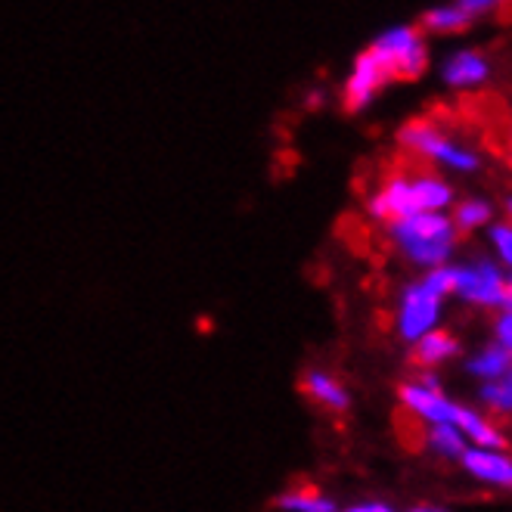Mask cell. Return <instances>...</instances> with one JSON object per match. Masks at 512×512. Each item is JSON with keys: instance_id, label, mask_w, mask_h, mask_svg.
I'll return each instance as SVG.
<instances>
[{"instance_id": "cell-24", "label": "cell", "mask_w": 512, "mask_h": 512, "mask_svg": "<svg viewBox=\"0 0 512 512\" xmlns=\"http://www.w3.org/2000/svg\"><path fill=\"white\" fill-rule=\"evenodd\" d=\"M407 512H447V509H441V506H413Z\"/></svg>"}, {"instance_id": "cell-10", "label": "cell", "mask_w": 512, "mask_h": 512, "mask_svg": "<svg viewBox=\"0 0 512 512\" xmlns=\"http://www.w3.org/2000/svg\"><path fill=\"white\" fill-rule=\"evenodd\" d=\"M301 391H305L314 404L333 410V413H345L351 407L348 388L326 370H308L305 376H301Z\"/></svg>"}, {"instance_id": "cell-26", "label": "cell", "mask_w": 512, "mask_h": 512, "mask_svg": "<svg viewBox=\"0 0 512 512\" xmlns=\"http://www.w3.org/2000/svg\"><path fill=\"white\" fill-rule=\"evenodd\" d=\"M506 143H509V159H512V128H509V137H506Z\"/></svg>"}, {"instance_id": "cell-9", "label": "cell", "mask_w": 512, "mask_h": 512, "mask_svg": "<svg viewBox=\"0 0 512 512\" xmlns=\"http://www.w3.org/2000/svg\"><path fill=\"white\" fill-rule=\"evenodd\" d=\"M466 472H472L478 481L494 488H512V457L506 450H485V447H466L460 457Z\"/></svg>"}, {"instance_id": "cell-3", "label": "cell", "mask_w": 512, "mask_h": 512, "mask_svg": "<svg viewBox=\"0 0 512 512\" xmlns=\"http://www.w3.org/2000/svg\"><path fill=\"white\" fill-rule=\"evenodd\" d=\"M398 143L407 149L410 156L444 165V168L475 171L481 165L478 153H472L469 146H460L441 125H435L432 118H413V122H407L398 131Z\"/></svg>"}, {"instance_id": "cell-2", "label": "cell", "mask_w": 512, "mask_h": 512, "mask_svg": "<svg viewBox=\"0 0 512 512\" xmlns=\"http://www.w3.org/2000/svg\"><path fill=\"white\" fill-rule=\"evenodd\" d=\"M457 227L450 221V215H413L388 224V239L395 243V249L416 267L438 270L447 267L457 249Z\"/></svg>"}, {"instance_id": "cell-22", "label": "cell", "mask_w": 512, "mask_h": 512, "mask_svg": "<svg viewBox=\"0 0 512 512\" xmlns=\"http://www.w3.org/2000/svg\"><path fill=\"white\" fill-rule=\"evenodd\" d=\"M339 512H395V509H391L388 503H382V500H360V503H351V506H345Z\"/></svg>"}, {"instance_id": "cell-27", "label": "cell", "mask_w": 512, "mask_h": 512, "mask_svg": "<svg viewBox=\"0 0 512 512\" xmlns=\"http://www.w3.org/2000/svg\"><path fill=\"white\" fill-rule=\"evenodd\" d=\"M509 215H512V199H509Z\"/></svg>"}, {"instance_id": "cell-15", "label": "cell", "mask_w": 512, "mask_h": 512, "mask_svg": "<svg viewBox=\"0 0 512 512\" xmlns=\"http://www.w3.org/2000/svg\"><path fill=\"white\" fill-rule=\"evenodd\" d=\"M512 370V357L500 348V345H488L481 348L472 360H469V373L485 379V382H494L500 376H506Z\"/></svg>"}, {"instance_id": "cell-16", "label": "cell", "mask_w": 512, "mask_h": 512, "mask_svg": "<svg viewBox=\"0 0 512 512\" xmlns=\"http://www.w3.org/2000/svg\"><path fill=\"white\" fill-rule=\"evenodd\" d=\"M472 22V16L463 10V4H450V7H432L426 16H423V25L435 35H454V32H463V28Z\"/></svg>"}, {"instance_id": "cell-6", "label": "cell", "mask_w": 512, "mask_h": 512, "mask_svg": "<svg viewBox=\"0 0 512 512\" xmlns=\"http://www.w3.org/2000/svg\"><path fill=\"white\" fill-rule=\"evenodd\" d=\"M441 311H444V298L441 295H435L423 280L410 283L401 292L398 314H395L398 336L404 342H413L416 345L423 336H429V333H435V329H438Z\"/></svg>"}, {"instance_id": "cell-20", "label": "cell", "mask_w": 512, "mask_h": 512, "mask_svg": "<svg viewBox=\"0 0 512 512\" xmlns=\"http://www.w3.org/2000/svg\"><path fill=\"white\" fill-rule=\"evenodd\" d=\"M491 246L497 258L512 270V224H494L491 227Z\"/></svg>"}, {"instance_id": "cell-14", "label": "cell", "mask_w": 512, "mask_h": 512, "mask_svg": "<svg viewBox=\"0 0 512 512\" xmlns=\"http://www.w3.org/2000/svg\"><path fill=\"white\" fill-rule=\"evenodd\" d=\"M274 503L280 512H339L333 497H326L314 488H289Z\"/></svg>"}, {"instance_id": "cell-12", "label": "cell", "mask_w": 512, "mask_h": 512, "mask_svg": "<svg viewBox=\"0 0 512 512\" xmlns=\"http://www.w3.org/2000/svg\"><path fill=\"white\" fill-rule=\"evenodd\" d=\"M454 426L460 429V435L466 441H472V447H485V450H503V432L491 423V419H485L478 410L472 407H457V419Z\"/></svg>"}, {"instance_id": "cell-23", "label": "cell", "mask_w": 512, "mask_h": 512, "mask_svg": "<svg viewBox=\"0 0 512 512\" xmlns=\"http://www.w3.org/2000/svg\"><path fill=\"white\" fill-rule=\"evenodd\" d=\"M497 4H491V0H463V10L472 16V19H478L481 13H491Z\"/></svg>"}, {"instance_id": "cell-18", "label": "cell", "mask_w": 512, "mask_h": 512, "mask_svg": "<svg viewBox=\"0 0 512 512\" xmlns=\"http://www.w3.org/2000/svg\"><path fill=\"white\" fill-rule=\"evenodd\" d=\"M491 215H494L491 202H485V199H463L454 208V218H450V221H454V227L460 233V230H478V227L491 224Z\"/></svg>"}, {"instance_id": "cell-7", "label": "cell", "mask_w": 512, "mask_h": 512, "mask_svg": "<svg viewBox=\"0 0 512 512\" xmlns=\"http://www.w3.org/2000/svg\"><path fill=\"white\" fill-rule=\"evenodd\" d=\"M401 404L404 410L419 419L423 426H454V419H457V407L450 398H444L438 388H426L423 382H404L401 385Z\"/></svg>"}, {"instance_id": "cell-19", "label": "cell", "mask_w": 512, "mask_h": 512, "mask_svg": "<svg viewBox=\"0 0 512 512\" xmlns=\"http://www.w3.org/2000/svg\"><path fill=\"white\" fill-rule=\"evenodd\" d=\"M481 401L497 413H512V370L494 382H485V388H481Z\"/></svg>"}, {"instance_id": "cell-25", "label": "cell", "mask_w": 512, "mask_h": 512, "mask_svg": "<svg viewBox=\"0 0 512 512\" xmlns=\"http://www.w3.org/2000/svg\"><path fill=\"white\" fill-rule=\"evenodd\" d=\"M506 308H512V280H506Z\"/></svg>"}, {"instance_id": "cell-17", "label": "cell", "mask_w": 512, "mask_h": 512, "mask_svg": "<svg viewBox=\"0 0 512 512\" xmlns=\"http://www.w3.org/2000/svg\"><path fill=\"white\" fill-rule=\"evenodd\" d=\"M426 444L438 457H447V460H460L466 454V438L460 435L457 426H432L426 432Z\"/></svg>"}, {"instance_id": "cell-1", "label": "cell", "mask_w": 512, "mask_h": 512, "mask_svg": "<svg viewBox=\"0 0 512 512\" xmlns=\"http://www.w3.org/2000/svg\"><path fill=\"white\" fill-rule=\"evenodd\" d=\"M454 202L447 180L429 171H391L382 187L370 196L367 212L373 221H401L413 215H438Z\"/></svg>"}, {"instance_id": "cell-21", "label": "cell", "mask_w": 512, "mask_h": 512, "mask_svg": "<svg viewBox=\"0 0 512 512\" xmlns=\"http://www.w3.org/2000/svg\"><path fill=\"white\" fill-rule=\"evenodd\" d=\"M494 336H497L494 345H500V348L512 357V308H506V311L497 317V323H494Z\"/></svg>"}, {"instance_id": "cell-4", "label": "cell", "mask_w": 512, "mask_h": 512, "mask_svg": "<svg viewBox=\"0 0 512 512\" xmlns=\"http://www.w3.org/2000/svg\"><path fill=\"white\" fill-rule=\"evenodd\" d=\"M370 53L391 81H413L429 66V47L413 25H391L370 44Z\"/></svg>"}, {"instance_id": "cell-13", "label": "cell", "mask_w": 512, "mask_h": 512, "mask_svg": "<svg viewBox=\"0 0 512 512\" xmlns=\"http://www.w3.org/2000/svg\"><path fill=\"white\" fill-rule=\"evenodd\" d=\"M413 354L423 367H438V364H447L450 357L460 354V342L450 333H444V329H435V333L423 336L413 345Z\"/></svg>"}, {"instance_id": "cell-5", "label": "cell", "mask_w": 512, "mask_h": 512, "mask_svg": "<svg viewBox=\"0 0 512 512\" xmlns=\"http://www.w3.org/2000/svg\"><path fill=\"white\" fill-rule=\"evenodd\" d=\"M450 295L478 308H506V277L485 258L472 264H450Z\"/></svg>"}, {"instance_id": "cell-8", "label": "cell", "mask_w": 512, "mask_h": 512, "mask_svg": "<svg viewBox=\"0 0 512 512\" xmlns=\"http://www.w3.org/2000/svg\"><path fill=\"white\" fill-rule=\"evenodd\" d=\"M391 78L385 75V69L379 66V59L364 50L357 59H354V66H351V75L342 87V103L348 112H360V109H367L376 97H379V90L388 84Z\"/></svg>"}, {"instance_id": "cell-11", "label": "cell", "mask_w": 512, "mask_h": 512, "mask_svg": "<svg viewBox=\"0 0 512 512\" xmlns=\"http://www.w3.org/2000/svg\"><path fill=\"white\" fill-rule=\"evenodd\" d=\"M488 72H491L488 59L481 53H475V50H460L444 63V81L450 87H457V90L481 87L488 81Z\"/></svg>"}]
</instances>
